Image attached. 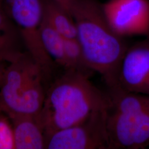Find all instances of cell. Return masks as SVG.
Segmentation results:
<instances>
[{"instance_id": "1", "label": "cell", "mask_w": 149, "mask_h": 149, "mask_svg": "<svg viewBox=\"0 0 149 149\" xmlns=\"http://www.w3.org/2000/svg\"><path fill=\"white\" fill-rule=\"evenodd\" d=\"M71 14L88 65L101 75L108 90L118 88L120 65L128 47L124 38L110 27L96 0H76Z\"/></svg>"}, {"instance_id": "2", "label": "cell", "mask_w": 149, "mask_h": 149, "mask_svg": "<svg viewBox=\"0 0 149 149\" xmlns=\"http://www.w3.org/2000/svg\"><path fill=\"white\" fill-rule=\"evenodd\" d=\"M107 92L96 87L90 77L66 71L48 90L42 109L36 119L45 138L59 130L85 120L104 109Z\"/></svg>"}, {"instance_id": "3", "label": "cell", "mask_w": 149, "mask_h": 149, "mask_svg": "<svg viewBox=\"0 0 149 149\" xmlns=\"http://www.w3.org/2000/svg\"><path fill=\"white\" fill-rule=\"evenodd\" d=\"M106 109L109 149L149 146V96L120 88L108 90Z\"/></svg>"}, {"instance_id": "4", "label": "cell", "mask_w": 149, "mask_h": 149, "mask_svg": "<svg viewBox=\"0 0 149 149\" xmlns=\"http://www.w3.org/2000/svg\"><path fill=\"white\" fill-rule=\"evenodd\" d=\"M44 76L30 54H24L6 69L1 85L0 110L13 119L19 117L37 118L45 98Z\"/></svg>"}, {"instance_id": "5", "label": "cell", "mask_w": 149, "mask_h": 149, "mask_svg": "<svg viewBox=\"0 0 149 149\" xmlns=\"http://www.w3.org/2000/svg\"><path fill=\"white\" fill-rule=\"evenodd\" d=\"M1 8L17 25L28 53L42 70L44 77L48 76L54 61L47 52L41 37L42 0H3Z\"/></svg>"}, {"instance_id": "6", "label": "cell", "mask_w": 149, "mask_h": 149, "mask_svg": "<svg viewBox=\"0 0 149 149\" xmlns=\"http://www.w3.org/2000/svg\"><path fill=\"white\" fill-rule=\"evenodd\" d=\"M106 107L82 122L59 130L47 136L45 149H109Z\"/></svg>"}, {"instance_id": "7", "label": "cell", "mask_w": 149, "mask_h": 149, "mask_svg": "<svg viewBox=\"0 0 149 149\" xmlns=\"http://www.w3.org/2000/svg\"><path fill=\"white\" fill-rule=\"evenodd\" d=\"M110 27L122 37H149V0H108L101 5Z\"/></svg>"}, {"instance_id": "8", "label": "cell", "mask_w": 149, "mask_h": 149, "mask_svg": "<svg viewBox=\"0 0 149 149\" xmlns=\"http://www.w3.org/2000/svg\"><path fill=\"white\" fill-rule=\"evenodd\" d=\"M118 88L149 96V37L128 46L119 69Z\"/></svg>"}, {"instance_id": "9", "label": "cell", "mask_w": 149, "mask_h": 149, "mask_svg": "<svg viewBox=\"0 0 149 149\" xmlns=\"http://www.w3.org/2000/svg\"><path fill=\"white\" fill-rule=\"evenodd\" d=\"M12 120L15 149H45V135L36 118L19 117Z\"/></svg>"}, {"instance_id": "10", "label": "cell", "mask_w": 149, "mask_h": 149, "mask_svg": "<svg viewBox=\"0 0 149 149\" xmlns=\"http://www.w3.org/2000/svg\"><path fill=\"white\" fill-rule=\"evenodd\" d=\"M43 18L65 38H77L72 17L55 0H42Z\"/></svg>"}, {"instance_id": "11", "label": "cell", "mask_w": 149, "mask_h": 149, "mask_svg": "<svg viewBox=\"0 0 149 149\" xmlns=\"http://www.w3.org/2000/svg\"><path fill=\"white\" fill-rule=\"evenodd\" d=\"M40 34L43 45L49 55L54 62L66 71L68 64L65 53L64 37L43 18L40 25Z\"/></svg>"}, {"instance_id": "12", "label": "cell", "mask_w": 149, "mask_h": 149, "mask_svg": "<svg viewBox=\"0 0 149 149\" xmlns=\"http://www.w3.org/2000/svg\"><path fill=\"white\" fill-rule=\"evenodd\" d=\"M64 39L65 53L68 64L66 71H73L90 77L94 72L87 63L77 39L64 38Z\"/></svg>"}, {"instance_id": "13", "label": "cell", "mask_w": 149, "mask_h": 149, "mask_svg": "<svg viewBox=\"0 0 149 149\" xmlns=\"http://www.w3.org/2000/svg\"><path fill=\"white\" fill-rule=\"evenodd\" d=\"M15 37L0 32V59L11 63L17 61L23 54L17 48Z\"/></svg>"}, {"instance_id": "14", "label": "cell", "mask_w": 149, "mask_h": 149, "mask_svg": "<svg viewBox=\"0 0 149 149\" xmlns=\"http://www.w3.org/2000/svg\"><path fill=\"white\" fill-rule=\"evenodd\" d=\"M15 149L13 129L8 122L0 118V149Z\"/></svg>"}, {"instance_id": "15", "label": "cell", "mask_w": 149, "mask_h": 149, "mask_svg": "<svg viewBox=\"0 0 149 149\" xmlns=\"http://www.w3.org/2000/svg\"><path fill=\"white\" fill-rule=\"evenodd\" d=\"M16 26L11 19L0 8V32L16 36Z\"/></svg>"}, {"instance_id": "16", "label": "cell", "mask_w": 149, "mask_h": 149, "mask_svg": "<svg viewBox=\"0 0 149 149\" xmlns=\"http://www.w3.org/2000/svg\"><path fill=\"white\" fill-rule=\"evenodd\" d=\"M72 16V10L76 0H55Z\"/></svg>"}, {"instance_id": "17", "label": "cell", "mask_w": 149, "mask_h": 149, "mask_svg": "<svg viewBox=\"0 0 149 149\" xmlns=\"http://www.w3.org/2000/svg\"><path fill=\"white\" fill-rule=\"evenodd\" d=\"M3 0H0V8H1V6H2V4L3 2Z\"/></svg>"}]
</instances>
